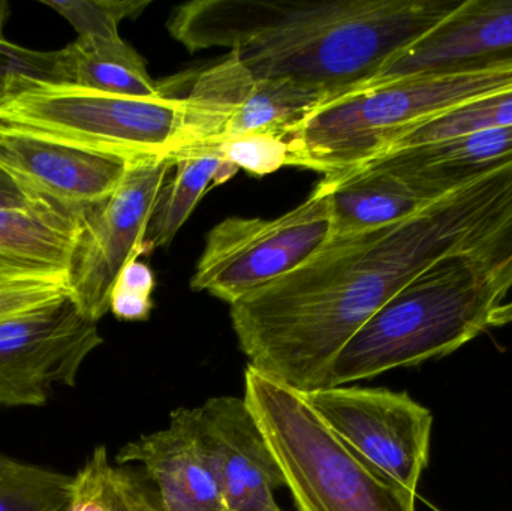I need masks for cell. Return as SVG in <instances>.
Segmentation results:
<instances>
[{
  "mask_svg": "<svg viewBox=\"0 0 512 511\" xmlns=\"http://www.w3.org/2000/svg\"><path fill=\"white\" fill-rule=\"evenodd\" d=\"M63 51L69 86L128 96L158 95L162 90L149 74L146 59L122 36L77 38Z\"/></svg>",
  "mask_w": 512,
  "mask_h": 511,
  "instance_id": "obj_17",
  "label": "cell"
},
{
  "mask_svg": "<svg viewBox=\"0 0 512 511\" xmlns=\"http://www.w3.org/2000/svg\"><path fill=\"white\" fill-rule=\"evenodd\" d=\"M116 511H168L146 477L131 468L114 467Z\"/></svg>",
  "mask_w": 512,
  "mask_h": 511,
  "instance_id": "obj_28",
  "label": "cell"
},
{
  "mask_svg": "<svg viewBox=\"0 0 512 511\" xmlns=\"http://www.w3.org/2000/svg\"><path fill=\"white\" fill-rule=\"evenodd\" d=\"M39 201L14 174L0 164V209H24Z\"/></svg>",
  "mask_w": 512,
  "mask_h": 511,
  "instance_id": "obj_29",
  "label": "cell"
},
{
  "mask_svg": "<svg viewBox=\"0 0 512 511\" xmlns=\"http://www.w3.org/2000/svg\"><path fill=\"white\" fill-rule=\"evenodd\" d=\"M0 164L36 200L83 212L117 188L131 161L0 126Z\"/></svg>",
  "mask_w": 512,
  "mask_h": 511,
  "instance_id": "obj_11",
  "label": "cell"
},
{
  "mask_svg": "<svg viewBox=\"0 0 512 511\" xmlns=\"http://www.w3.org/2000/svg\"><path fill=\"white\" fill-rule=\"evenodd\" d=\"M153 290L155 275L149 264L140 261V258L129 261L111 291V314L122 321L149 320L153 309Z\"/></svg>",
  "mask_w": 512,
  "mask_h": 511,
  "instance_id": "obj_26",
  "label": "cell"
},
{
  "mask_svg": "<svg viewBox=\"0 0 512 511\" xmlns=\"http://www.w3.org/2000/svg\"><path fill=\"white\" fill-rule=\"evenodd\" d=\"M243 399L297 511H417V494L352 452L319 419L303 393L248 366Z\"/></svg>",
  "mask_w": 512,
  "mask_h": 511,
  "instance_id": "obj_4",
  "label": "cell"
},
{
  "mask_svg": "<svg viewBox=\"0 0 512 511\" xmlns=\"http://www.w3.org/2000/svg\"><path fill=\"white\" fill-rule=\"evenodd\" d=\"M11 15V6L5 0H0V38H3V27Z\"/></svg>",
  "mask_w": 512,
  "mask_h": 511,
  "instance_id": "obj_31",
  "label": "cell"
},
{
  "mask_svg": "<svg viewBox=\"0 0 512 511\" xmlns=\"http://www.w3.org/2000/svg\"><path fill=\"white\" fill-rule=\"evenodd\" d=\"M511 126L512 90H508V92L471 102L441 116L417 123L396 135L381 153L436 143V141L448 140V138L471 134V132L511 128Z\"/></svg>",
  "mask_w": 512,
  "mask_h": 511,
  "instance_id": "obj_19",
  "label": "cell"
},
{
  "mask_svg": "<svg viewBox=\"0 0 512 511\" xmlns=\"http://www.w3.org/2000/svg\"><path fill=\"white\" fill-rule=\"evenodd\" d=\"M331 236L330 200L316 188L295 209L274 219L230 216L207 234L192 290L234 305L294 272Z\"/></svg>",
  "mask_w": 512,
  "mask_h": 511,
  "instance_id": "obj_6",
  "label": "cell"
},
{
  "mask_svg": "<svg viewBox=\"0 0 512 511\" xmlns=\"http://www.w3.org/2000/svg\"><path fill=\"white\" fill-rule=\"evenodd\" d=\"M459 0H194L168 30L188 51L230 48L259 80L342 95L450 15Z\"/></svg>",
  "mask_w": 512,
  "mask_h": 511,
  "instance_id": "obj_2",
  "label": "cell"
},
{
  "mask_svg": "<svg viewBox=\"0 0 512 511\" xmlns=\"http://www.w3.org/2000/svg\"><path fill=\"white\" fill-rule=\"evenodd\" d=\"M501 306L465 255L445 258L391 297L352 336L321 389L448 356L495 326Z\"/></svg>",
  "mask_w": 512,
  "mask_h": 511,
  "instance_id": "obj_3",
  "label": "cell"
},
{
  "mask_svg": "<svg viewBox=\"0 0 512 511\" xmlns=\"http://www.w3.org/2000/svg\"><path fill=\"white\" fill-rule=\"evenodd\" d=\"M39 83L66 84L65 51H35L0 38V105Z\"/></svg>",
  "mask_w": 512,
  "mask_h": 511,
  "instance_id": "obj_21",
  "label": "cell"
},
{
  "mask_svg": "<svg viewBox=\"0 0 512 511\" xmlns=\"http://www.w3.org/2000/svg\"><path fill=\"white\" fill-rule=\"evenodd\" d=\"M465 257L502 302L512 288V204Z\"/></svg>",
  "mask_w": 512,
  "mask_h": 511,
  "instance_id": "obj_23",
  "label": "cell"
},
{
  "mask_svg": "<svg viewBox=\"0 0 512 511\" xmlns=\"http://www.w3.org/2000/svg\"><path fill=\"white\" fill-rule=\"evenodd\" d=\"M104 342L98 323L68 294L0 321V407H41L54 387L75 386L87 357Z\"/></svg>",
  "mask_w": 512,
  "mask_h": 511,
  "instance_id": "obj_10",
  "label": "cell"
},
{
  "mask_svg": "<svg viewBox=\"0 0 512 511\" xmlns=\"http://www.w3.org/2000/svg\"><path fill=\"white\" fill-rule=\"evenodd\" d=\"M0 126L122 158L171 156L182 131V98L128 96L32 81L0 105Z\"/></svg>",
  "mask_w": 512,
  "mask_h": 511,
  "instance_id": "obj_5",
  "label": "cell"
},
{
  "mask_svg": "<svg viewBox=\"0 0 512 511\" xmlns=\"http://www.w3.org/2000/svg\"><path fill=\"white\" fill-rule=\"evenodd\" d=\"M512 204V162L384 227L333 234L294 272L231 305L249 366L300 393L400 290L468 249Z\"/></svg>",
  "mask_w": 512,
  "mask_h": 511,
  "instance_id": "obj_1",
  "label": "cell"
},
{
  "mask_svg": "<svg viewBox=\"0 0 512 511\" xmlns=\"http://www.w3.org/2000/svg\"><path fill=\"white\" fill-rule=\"evenodd\" d=\"M173 167L171 156L134 159L117 188L81 212L66 287L90 320L99 323L110 312L111 291L123 267L147 254V227Z\"/></svg>",
  "mask_w": 512,
  "mask_h": 511,
  "instance_id": "obj_7",
  "label": "cell"
},
{
  "mask_svg": "<svg viewBox=\"0 0 512 511\" xmlns=\"http://www.w3.org/2000/svg\"><path fill=\"white\" fill-rule=\"evenodd\" d=\"M66 511H116L114 467L105 447L93 450L86 464L72 477L71 500Z\"/></svg>",
  "mask_w": 512,
  "mask_h": 511,
  "instance_id": "obj_25",
  "label": "cell"
},
{
  "mask_svg": "<svg viewBox=\"0 0 512 511\" xmlns=\"http://www.w3.org/2000/svg\"><path fill=\"white\" fill-rule=\"evenodd\" d=\"M180 98L182 131L174 153L215 147L237 135L286 138L327 96L286 81L259 80L230 51L221 62L197 74L189 92Z\"/></svg>",
  "mask_w": 512,
  "mask_h": 511,
  "instance_id": "obj_8",
  "label": "cell"
},
{
  "mask_svg": "<svg viewBox=\"0 0 512 511\" xmlns=\"http://www.w3.org/2000/svg\"><path fill=\"white\" fill-rule=\"evenodd\" d=\"M72 477L17 462L0 477V511H66Z\"/></svg>",
  "mask_w": 512,
  "mask_h": 511,
  "instance_id": "obj_20",
  "label": "cell"
},
{
  "mask_svg": "<svg viewBox=\"0 0 512 511\" xmlns=\"http://www.w3.org/2000/svg\"><path fill=\"white\" fill-rule=\"evenodd\" d=\"M77 30L78 38H120L119 24L143 14L150 2L138 0H42Z\"/></svg>",
  "mask_w": 512,
  "mask_h": 511,
  "instance_id": "obj_22",
  "label": "cell"
},
{
  "mask_svg": "<svg viewBox=\"0 0 512 511\" xmlns=\"http://www.w3.org/2000/svg\"><path fill=\"white\" fill-rule=\"evenodd\" d=\"M303 396L352 452L387 479L417 494L430 461V410L409 393L372 387H325Z\"/></svg>",
  "mask_w": 512,
  "mask_h": 511,
  "instance_id": "obj_9",
  "label": "cell"
},
{
  "mask_svg": "<svg viewBox=\"0 0 512 511\" xmlns=\"http://www.w3.org/2000/svg\"><path fill=\"white\" fill-rule=\"evenodd\" d=\"M80 215L47 201L0 209V269L18 276L66 279Z\"/></svg>",
  "mask_w": 512,
  "mask_h": 511,
  "instance_id": "obj_16",
  "label": "cell"
},
{
  "mask_svg": "<svg viewBox=\"0 0 512 511\" xmlns=\"http://www.w3.org/2000/svg\"><path fill=\"white\" fill-rule=\"evenodd\" d=\"M68 294L66 279L26 278L11 279L0 284V321L27 314L56 302Z\"/></svg>",
  "mask_w": 512,
  "mask_h": 511,
  "instance_id": "obj_27",
  "label": "cell"
},
{
  "mask_svg": "<svg viewBox=\"0 0 512 511\" xmlns=\"http://www.w3.org/2000/svg\"><path fill=\"white\" fill-rule=\"evenodd\" d=\"M197 414L227 511H283L274 492L285 477L245 399L210 398Z\"/></svg>",
  "mask_w": 512,
  "mask_h": 511,
  "instance_id": "obj_12",
  "label": "cell"
},
{
  "mask_svg": "<svg viewBox=\"0 0 512 511\" xmlns=\"http://www.w3.org/2000/svg\"><path fill=\"white\" fill-rule=\"evenodd\" d=\"M17 278H26V276L14 275V273L8 272V270L0 269V284H2V282L11 281V279ZM33 278H35V276H33Z\"/></svg>",
  "mask_w": 512,
  "mask_h": 511,
  "instance_id": "obj_33",
  "label": "cell"
},
{
  "mask_svg": "<svg viewBox=\"0 0 512 511\" xmlns=\"http://www.w3.org/2000/svg\"><path fill=\"white\" fill-rule=\"evenodd\" d=\"M511 62L512 0H465L366 84Z\"/></svg>",
  "mask_w": 512,
  "mask_h": 511,
  "instance_id": "obj_13",
  "label": "cell"
},
{
  "mask_svg": "<svg viewBox=\"0 0 512 511\" xmlns=\"http://www.w3.org/2000/svg\"><path fill=\"white\" fill-rule=\"evenodd\" d=\"M171 158L174 159L176 173L159 191L144 239L147 252L170 245L207 189L215 185L219 168L224 164V158L215 147L182 150Z\"/></svg>",
  "mask_w": 512,
  "mask_h": 511,
  "instance_id": "obj_18",
  "label": "cell"
},
{
  "mask_svg": "<svg viewBox=\"0 0 512 511\" xmlns=\"http://www.w3.org/2000/svg\"><path fill=\"white\" fill-rule=\"evenodd\" d=\"M375 156L388 159L429 197L441 198L472 180L511 164L512 126L471 132Z\"/></svg>",
  "mask_w": 512,
  "mask_h": 511,
  "instance_id": "obj_15",
  "label": "cell"
},
{
  "mask_svg": "<svg viewBox=\"0 0 512 511\" xmlns=\"http://www.w3.org/2000/svg\"><path fill=\"white\" fill-rule=\"evenodd\" d=\"M18 461H14V459L8 458V456L2 455L0 453V477L5 476L9 470L17 465Z\"/></svg>",
  "mask_w": 512,
  "mask_h": 511,
  "instance_id": "obj_32",
  "label": "cell"
},
{
  "mask_svg": "<svg viewBox=\"0 0 512 511\" xmlns=\"http://www.w3.org/2000/svg\"><path fill=\"white\" fill-rule=\"evenodd\" d=\"M215 149L225 161L254 176H267L289 164L288 141L279 135H237L216 144Z\"/></svg>",
  "mask_w": 512,
  "mask_h": 511,
  "instance_id": "obj_24",
  "label": "cell"
},
{
  "mask_svg": "<svg viewBox=\"0 0 512 511\" xmlns=\"http://www.w3.org/2000/svg\"><path fill=\"white\" fill-rule=\"evenodd\" d=\"M138 464L168 511H227L198 426L197 408H177L167 428L141 435L116 456Z\"/></svg>",
  "mask_w": 512,
  "mask_h": 511,
  "instance_id": "obj_14",
  "label": "cell"
},
{
  "mask_svg": "<svg viewBox=\"0 0 512 511\" xmlns=\"http://www.w3.org/2000/svg\"><path fill=\"white\" fill-rule=\"evenodd\" d=\"M508 321H512V303L511 305L501 306L498 315H496V326H501V324L508 323Z\"/></svg>",
  "mask_w": 512,
  "mask_h": 511,
  "instance_id": "obj_30",
  "label": "cell"
}]
</instances>
